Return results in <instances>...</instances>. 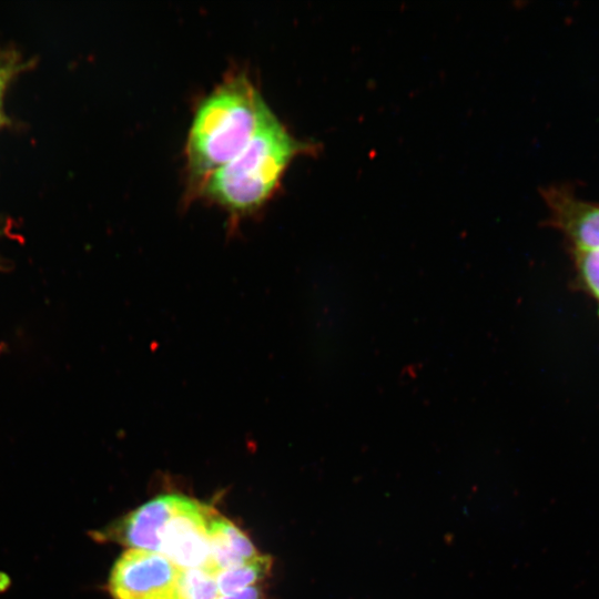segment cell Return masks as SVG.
I'll use <instances>...</instances> for the list:
<instances>
[{
    "label": "cell",
    "mask_w": 599,
    "mask_h": 599,
    "mask_svg": "<svg viewBox=\"0 0 599 599\" xmlns=\"http://www.w3.org/2000/svg\"><path fill=\"white\" fill-rule=\"evenodd\" d=\"M273 111L244 71L230 73L197 104L186 139L189 191L197 195L205 180L250 143Z\"/></svg>",
    "instance_id": "cell-1"
},
{
    "label": "cell",
    "mask_w": 599,
    "mask_h": 599,
    "mask_svg": "<svg viewBox=\"0 0 599 599\" xmlns=\"http://www.w3.org/2000/svg\"><path fill=\"white\" fill-rule=\"evenodd\" d=\"M319 150V143L296 138L272 112L243 151L205 180L197 195L230 215L232 231L268 202L295 158Z\"/></svg>",
    "instance_id": "cell-2"
},
{
    "label": "cell",
    "mask_w": 599,
    "mask_h": 599,
    "mask_svg": "<svg viewBox=\"0 0 599 599\" xmlns=\"http://www.w3.org/2000/svg\"><path fill=\"white\" fill-rule=\"evenodd\" d=\"M181 575L159 552L128 549L114 562L108 589L113 599H180Z\"/></svg>",
    "instance_id": "cell-3"
},
{
    "label": "cell",
    "mask_w": 599,
    "mask_h": 599,
    "mask_svg": "<svg viewBox=\"0 0 599 599\" xmlns=\"http://www.w3.org/2000/svg\"><path fill=\"white\" fill-rule=\"evenodd\" d=\"M214 508L176 495L160 535L159 554L181 570L204 567L210 557L209 521Z\"/></svg>",
    "instance_id": "cell-4"
},
{
    "label": "cell",
    "mask_w": 599,
    "mask_h": 599,
    "mask_svg": "<svg viewBox=\"0 0 599 599\" xmlns=\"http://www.w3.org/2000/svg\"><path fill=\"white\" fill-rule=\"evenodd\" d=\"M176 495H161L111 524L97 537L112 540L129 549L159 552L160 535L169 520Z\"/></svg>",
    "instance_id": "cell-5"
},
{
    "label": "cell",
    "mask_w": 599,
    "mask_h": 599,
    "mask_svg": "<svg viewBox=\"0 0 599 599\" xmlns=\"http://www.w3.org/2000/svg\"><path fill=\"white\" fill-rule=\"evenodd\" d=\"M541 193L550 210V225L561 231L573 248H599V204L581 201L555 186Z\"/></svg>",
    "instance_id": "cell-6"
},
{
    "label": "cell",
    "mask_w": 599,
    "mask_h": 599,
    "mask_svg": "<svg viewBox=\"0 0 599 599\" xmlns=\"http://www.w3.org/2000/svg\"><path fill=\"white\" fill-rule=\"evenodd\" d=\"M209 541L210 557L204 568L215 575L260 555L245 532L215 510L209 521Z\"/></svg>",
    "instance_id": "cell-7"
},
{
    "label": "cell",
    "mask_w": 599,
    "mask_h": 599,
    "mask_svg": "<svg viewBox=\"0 0 599 599\" xmlns=\"http://www.w3.org/2000/svg\"><path fill=\"white\" fill-rule=\"evenodd\" d=\"M273 560L267 555H258L250 561L220 571L216 582L221 595H230L258 585L271 572Z\"/></svg>",
    "instance_id": "cell-8"
},
{
    "label": "cell",
    "mask_w": 599,
    "mask_h": 599,
    "mask_svg": "<svg viewBox=\"0 0 599 599\" xmlns=\"http://www.w3.org/2000/svg\"><path fill=\"white\" fill-rule=\"evenodd\" d=\"M216 575L204 567L182 570L180 599H217Z\"/></svg>",
    "instance_id": "cell-9"
},
{
    "label": "cell",
    "mask_w": 599,
    "mask_h": 599,
    "mask_svg": "<svg viewBox=\"0 0 599 599\" xmlns=\"http://www.w3.org/2000/svg\"><path fill=\"white\" fill-rule=\"evenodd\" d=\"M573 256L582 284L599 301V248H573Z\"/></svg>",
    "instance_id": "cell-10"
},
{
    "label": "cell",
    "mask_w": 599,
    "mask_h": 599,
    "mask_svg": "<svg viewBox=\"0 0 599 599\" xmlns=\"http://www.w3.org/2000/svg\"><path fill=\"white\" fill-rule=\"evenodd\" d=\"M217 599H264L260 585L247 587L230 595H221Z\"/></svg>",
    "instance_id": "cell-11"
},
{
    "label": "cell",
    "mask_w": 599,
    "mask_h": 599,
    "mask_svg": "<svg viewBox=\"0 0 599 599\" xmlns=\"http://www.w3.org/2000/svg\"><path fill=\"white\" fill-rule=\"evenodd\" d=\"M14 72V68L12 65V62L10 61H0V124L2 122V97L4 89L7 87V83L9 79L11 78L12 73Z\"/></svg>",
    "instance_id": "cell-12"
}]
</instances>
